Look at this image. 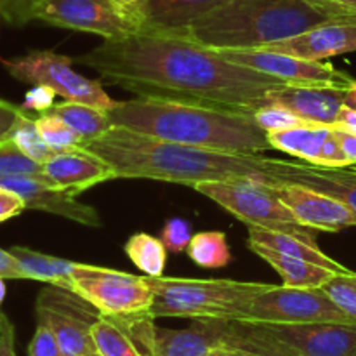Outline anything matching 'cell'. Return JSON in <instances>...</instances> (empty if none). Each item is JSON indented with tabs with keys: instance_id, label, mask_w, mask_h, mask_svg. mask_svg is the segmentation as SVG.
Here are the masks:
<instances>
[{
	"instance_id": "50",
	"label": "cell",
	"mask_w": 356,
	"mask_h": 356,
	"mask_svg": "<svg viewBox=\"0 0 356 356\" xmlns=\"http://www.w3.org/2000/svg\"><path fill=\"white\" fill-rule=\"evenodd\" d=\"M350 104L351 106H356V80L350 89Z\"/></svg>"
},
{
	"instance_id": "37",
	"label": "cell",
	"mask_w": 356,
	"mask_h": 356,
	"mask_svg": "<svg viewBox=\"0 0 356 356\" xmlns=\"http://www.w3.org/2000/svg\"><path fill=\"white\" fill-rule=\"evenodd\" d=\"M160 240L163 242L165 249L172 254L184 252L190 245L191 228L184 219L174 218L167 222L160 233Z\"/></svg>"
},
{
	"instance_id": "33",
	"label": "cell",
	"mask_w": 356,
	"mask_h": 356,
	"mask_svg": "<svg viewBox=\"0 0 356 356\" xmlns=\"http://www.w3.org/2000/svg\"><path fill=\"white\" fill-rule=\"evenodd\" d=\"M26 176L45 181L42 163L24 155L10 139L0 143V177Z\"/></svg>"
},
{
	"instance_id": "18",
	"label": "cell",
	"mask_w": 356,
	"mask_h": 356,
	"mask_svg": "<svg viewBox=\"0 0 356 356\" xmlns=\"http://www.w3.org/2000/svg\"><path fill=\"white\" fill-rule=\"evenodd\" d=\"M259 49L308 59V61H322L334 56L356 52V24L344 23V21H327L296 37L271 42Z\"/></svg>"
},
{
	"instance_id": "40",
	"label": "cell",
	"mask_w": 356,
	"mask_h": 356,
	"mask_svg": "<svg viewBox=\"0 0 356 356\" xmlns=\"http://www.w3.org/2000/svg\"><path fill=\"white\" fill-rule=\"evenodd\" d=\"M315 165L325 167V169H344V167L350 165V160H348V156L344 155L343 148H341V143L339 139H337V134L334 129L332 132H330L329 138H327L325 145H323Z\"/></svg>"
},
{
	"instance_id": "20",
	"label": "cell",
	"mask_w": 356,
	"mask_h": 356,
	"mask_svg": "<svg viewBox=\"0 0 356 356\" xmlns=\"http://www.w3.org/2000/svg\"><path fill=\"white\" fill-rule=\"evenodd\" d=\"M226 0H143L131 9L139 33H177Z\"/></svg>"
},
{
	"instance_id": "17",
	"label": "cell",
	"mask_w": 356,
	"mask_h": 356,
	"mask_svg": "<svg viewBox=\"0 0 356 356\" xmlns=\"http://www.w3.org/2000/svg\"><path fill=\"white\" fill-rule=\"evenodd\" d=\"M42 169L45 183L58 190L68 191L73 197L96 184L118 179L111 165L83 148L52 153L51 159L42 163Z\"/></svg>"
},
{
	"instance_id": "25",
	"label": "cell",
	"mask_w": 356,
	"mask_h": 356,
	"mask_svg": "<svg viewBox=\"0 0 356 356\" xmlns=\"http://www.w3.org/2000/svg\"><path fill=\"white\" fill-rule=\"evenodd\" d=\"M250 250L263 261H266L280 275L284 285H289V287L320 289L332 275L339 273L330 268L320 266V264L309 263V261L299 259L294 256H287V254L277 252V250L266 249V247H250Z\"/></svg>"
},
{
	"instance_id": "23",
	"label": "cell",
	"mask_w": 356,
	"mask_h": 356,
	"mask_svg": "<svg viewBox=\"0 0 356 356\" xmlns=\"http://www.w3.org/2000/svg\"><path fill=\"white\" fill-rule=\"evenodd\" d=\"M221 348L226 356H301L261 325L232 320H225Z\"/></svg>"
},
{
	"instance_id": "30",
	"label": "cell",
	"mask_w": 356,
	"mask_h": 356,
	"mask_svg": "<svg viewBox=\"0 0 356 356\" xmlns=\"http://www.w3.org/2000/svg\"><path fill=\"white\" fill-rule=\"evenodd\" d=\"M188 257L205 270H219L232 263V250L222 232L195 233L186 249Z\"/></svg>"
},
{
	"instance_id": "38",
	"label": "cell",
	"mask_w": 356,
	"mask_h": 356,
	"mask_svg": "<svg viewBox=\"0 0 356 356\" xmlns=\"http://www.w3.org/2000/svg\"><path fill=\"white\" fill-rule=\"evenodd\" d=\"M302 2L329 17L330 21H344V23L356 21V0H302Z\"/></svg>"
},
{
	"instance_id": "15",
	"label": "cell",
	"mask_w": 356,
	"mask_h": 356,
	"mask_svg": "<svg viewBox=\"0 0 356 356\" xmlns=\"http://www.w3.org/2000/svg\"><path fill=\"white\" fill-rule=\"evenodd\" d=\"M0 186L23 198L26 209H31V211L61 216L68 221H75L79 225L90 226V228L101 226L99 212L96 209L79 202L68 191L58 190L37 177H0Z\"/></svg>"
},
{
	"instance_id": "12",
	"label": "cell",
	"mask_w": 356,
	"mask_h": 356,
	"mask_svg": "<svg viewBox=\"0 0 356 356\" xmlns=\"http://www.w3.org/2000/svg\"><path fill=\"white\" fill-rule=\"evenodd\" d=\"M218 52L229 63L266 73L291 86L336 87V89L350 90L355 83L353 76L322 61H308V59H299L280 52L263 51V49Z\"/></svg>"
},
{
	"instance_id": "49",
	"label": "cell",
	"mask_w": 356,
	"mask_h": 356,
	"mask_svg": "<svg viewBox=\"0 0 356 356\" xmlns=\"http://www.w3.org/2000/svg\"><path fill=\"white\" fill-rule=\"evenodd\" d=\"M6 278L0 277V308H2V302L3 299H6V294H7V289H6Z\"/></svg>"
},
{
	"instance_id": "5",
	"label": "cell",
	"mask_w": 356,
	"mask_h": 356,
	"mask_svg": "<svg viewBox=\"0 0 356 356\" xmlns=\"http://www.w3.org/2000/svg\"><path fill=\"white\" fill-rule=\"evenodd\" d=\"M146 278L153 289V305L148 313L153 320H235L236 312L249 299L256 298L270 287V284L238 280Z\"/></svg>"
},
{
	"instance_id": "11",
	"label": "cell",
	"mask_w": 356,
	"mask_h": 356,
	"mask_svg": "<svg viewBox=\"0 0 356 356\" xmlns=\"http://www.w3.org/2000/svg\"><path fill=\"white\" fill-rule=\"evenodd\" d=\"M35 19L51 26L99 35L104 40L139 33V24L131 10L115 0H44Z\"/></svg>"
},
{
	"instance_id": "54",
	"label": "cell",
	"mask_w": 356,
	"mask_h": 356,
	"mask_svg": "<svg viewBox=\"0 0 356 356\" xmlns=\"http://www.w3.org/2000/svg\"><path fill=\"white\" fill-rule=\"evenodd\" d=\"M355 172H356V170H355Z\"/></svg>"
},
{
	"instance_id": "9",
	"label": "cell",
	"mask_w": 356,
	"mask_h": 356,
	"mask_svg": "<svg viewBox=\"0 0 356 356\" xmlns=\"http://www.w3.org/2000/svg\"><path fill=\"white\" fill-rule=\"evenodd\" d=\"M73 291L96 306L106 316H132L149 313L153 289L143 275L125 273L110 268L76 264L72 275Z\"/></svg>"
},
{
	"instance_id": "28",
	"label": "cell",
	"mask_w": 356,
	"mask_h": 356,
	"mask_svg": "<svg viewBox=\"0 0 356 356\" xmlns=\"http://www.w3.org/2000/svg\"><path fill=\"white\" fill-rule=\"evenodd\" d=\"M51 111L65 120L83 139V143L99 138L111 127L108 110L92 106V104L63 101V103L54 104Z\"/></svg>"
},
{
	"instance_id": "53",
	"label": "cell",
	"mask_w": 356,
	"mask_h": 356,
	"mask_svg": "<svg viewBox=\"0 0 356 356\" xmlns=\"http://www.w3.org/2000/svg\"><path fill=\"white\" fill-rule=\"evenodd\" d=\"M353 24H356V21H355V23H353Z\"/></svg>"
},
{
	"instance_id": "19",
	"label": "cell",
	"mask_w": 356,
	"mask_h": 356,
	"mask_svg": "<svg viewBox=\"0 0 356 356\" xmlns=\"http://www.w3.org/2000/svg\"><path fill=\"white\" fill-rule=\"evenodd\" d=\"M225 320H193L188 329H160L152 325L149 356H207L222 346Z\"/></svg>"
},
{
	"instance_id": "51",
	"label": "cell",
	"mask_w": 356,
	"mask_h": 356,
	"mask_svg": "<svg viewBox=\"0 0 356 356\" xmlns=\"http://www.w3.org/2000/svg\"><path fill=\"white\" fill-rule=\"evenodd\" d=\"M207 356H226V353H225V350H222V348H219V350L212 351V353L207 355Z\"/></svg>"
},
{
	"instance_id": "13",
	"label": "cell",
	"mask_w": 356,
	"mask_h": 356,
	"mask_svg": "<svg viewBox=\"0 0 356 356\" xmlns=\"http://www.w3.org/2000/svg\"><path fill=\"white\" fill-rule=\"evenodd\" d=\"M273 188L305 228L336 233L356 226L355 212L344 202L330 195L298 183H280Z\"/></svg>"
},
{
	"instance_id": "36",
	"label": "cell",
	"mask_w": 356,
	"mask_h": 356,
	"mask_svg": "<svg viewBox=\"0 0 356 356\" xmlns=\"http://www.w3.org/2000/svg\"><path fill=\"white\" fill-rule=\"evenodd\" d=\"M44 0H0V16L10 26H24L35 21V13Z\"/></svg>"
},
{
	"instance_id": "6",
	"label": "cell",
	"mask_w": 356,
	"mask_h": 356,
	"mask_svg": "<svg viewBox=\"0 0 356 356\" xmlns=\"http://www.w3.org/2000/svg\"><path fill=\"white\" fill-rule=\"evenodd\" d=\"M195 191L211 198L225 211L235 216L247 226H259L271 232L299 236L316 243L313 229L298 222L291 209L282 202L273 186L257 181H202L195 183Z\"/></svg>"
},
{
	"instance_id": "2",
	"label": "cell",
	"mask_w": 356,
	"mask_h": 356,
	"mask_svg": "<svg viewBox=\"0 0 356 356\" xmlns=\"http://www.w3.org/2000/svg\"><path fill=\"white\" fill-rule=\"evenodd\" d=\"M82 148L103 159L124 179L165 181L190 188L202 181L282 183L284 160L177 145L115 125Z\"/></svg>"
},
{
	"instance_id": "3",
	"label": "cell",
	"mask_w": 356,
	"mask_h": 356,
	"mask_svg": "<svg viewBox=\"0 0 356 356\" xmlns=\"http://www.w3.org/2000/svg\"><path fill=\"white\" fill-rule=\"evenodd\" d=\"M108 115L115 127L177 145L245 155L271 149L254 115L149 97L118 101Z\"/></svg>"
},
{
	"instance_id": "43",
	"label": "cell",
	"mask_w": 356,
	"mask_h": 356,
	"mask_svg": "<svg viewBox=\"0 0 356 356\" xmlns=\"http://www.w3.org/2000/svg\"><path fill=\"white\" fill-rule=\"evenodd\" d=\"M24 209H26V205H24L23 198L0 186V222H6L9 219L16 218Z\"/></svg>"
},
{
	"instance_id": "45",
	"label": "cell",
	"mask_w": 356,
	"mask_h": 356,
	"mask_svg": "<svg viewBox=\"0 0 356 356\" xmlns=\"http://www.w3.org/2000/svg\"><path fill=\"white\" fill-rule=\"evenodd\" d=\"M0 277L6 280H24L19 263L10 254V250H3L0 247Z\"/></svg>"
},
{
	"instance_id": "29",
	"label": "cell",
	"mask_w": 356,
	"mask_h": 356,
	"mask_svg": "<svg viewBox=\"0 0 356 356\" xmlns=\"http://www.w3.org/2000/svg\"><path fill=\"white\" fill-rule=\"evenodd\" d=\"M124 250L132 264L146 277H163L169 250L162 240L148 233H136L127 240Z\"/></svg>"
},
{
	"instance_id": "14",
	"label": "cell",
	"mask_w": 356,
	"mask_h": 356,
	"mask_svg": "<svg viewBox=\"0 0 356 356\" xmlns=\"http://www.w3.org/2000/svg\"><path fill=\"white\" fill-rule=\"evenodd\" d=\"M266 104L287 108L308 124L334 127L344 104H350V90L284 83L266 94Z\"/></svg>"
},
{
	"instance_id": "52",
	"label": "cell",
	"mask_w": 356,
	"mask_h": 356,
	"mask_svg": "<svg viewBox=\"0 0 356 356\" xmlns=\"http://www.w3.org/2000/svg\"><path fill=\"white\" fill-rule=\"evenodd\" d=\"M86 356H103L99 353V351H92V353H89V355H86Z\"/></svg>"
},
{
	"instance_id": "55",
	"label": "cell",
	"mask_w": 356,
	"mask_h": 356,
	"mask_svg": "<svg viewBox=\"0 0 356 356\" xmlns=\"http://www.w3.org/2000/svg\"><path fill=\"white\" fill-rule=\"evenodd\" d=\"M0 59H2V58H0Z\"/></svg>"
},
{
	"instance_id": "47",
	"label": "cell",
	"mask_w": 356,
	"mask_h": 356,
	"mask_svg": "<svg viewBox=\"0 0 356 356\" xmlns=\"http://www.w3.org/2000/svg\"><path fill=\"white\" fill-rule=\"evenodd\" d=\"M334 131H336L337 139H339L344 155H346L348 160H350V165H356V136L350 134V132L339 131V129H334Z\"/></svg>"
},
{
	"instance_id": "32",
	"label": "cell",
	"mask_w": 356,
	"mask_h": 356,
	"mask_svg": "<svg viewBox=\"0 0 356 356\" xmlns=\"http://www.w3.org/2000/svg\"><path fill=\"white\" fill-rule=\"evenodd\" d=\"M37 127L40 131L42 138L47 143L52 152H65V149L82 148L83 139L66 124L65 120L54 115L52 111L40 113L37 118Z\"/></svg>"
},
{
	"instance_id": "7",
	"label": "cell",
	"mask_w": 356,
	"mask_h": 356,
	"mask_svg": "<svg viewBox=\"0 0 356 356\" xmlns=\"http://www.w3.org/2000/svg\"><path fill=\"white\" fill-rule=\"evenodd\" d=\"M232 322L256 325H306V323H344L356 325L336 306L322 289L270 285L249 299Z\"/></svg>"
},
{
	"instance_id": "26",
	"label": "cell",
	"mask_w": 356,
	"mask_h": 356,
	"mask_svg": "<svg viewBox=\"0 0 356 356\" xmlns=\"http://www.w3.org/2000/svg\"><path fill=\"white\" fill-rule=\"evenodd\" d=\"M9 250L16 257L17 263H19L24 280L44 282V284L73 291L72 275L79 263L61 259V257L56 256H49V254L35 252V250L19 245L10 247Z\"/></svg>"
},
{
	"instance_id": "35",
	"label": "cell",
	"mask_w": 356,
	"mask_h": 356,
	"mask_svg": "<svg viewBox=\"0 0 356 356\" xmlns=\"http://www.w3.org/2000/svg\"><path fill=\"white\" fill-rule=\"evenodd\" d=\"M254 120L259 125L263 131L270 132H278V131H287L292 127H301V125H313L308 124L306 120H302L301 117H298L296 113H292L291 110L284 106H278V104H266V106L259 108L257 111H254Z\"/></svg>"
},
{
	"instance_id": "16",
	"label": "cell",
	"mask_w": 356,
	"mask_h": 356,
	"mask_svg": "<svg viewBox=\"0 0 356 356\" xmlns=\"http://www.w3.org/2000/svg\"><path fill=\"white\" fill-rule=\"evenodd\" d=\"M261 327L301 356H356V325L306 323Z\"/></svg>"
},
{
	"instance_id": "31",
	"label": "cell",
	"mask_w": 356,
	"mask_h": 356,
	"mask_svg": "<svg viewBox=\"0 0 356 356\" xmlns=\"http://www.w3.org/2000/svg\"><path fill=\"white\" fill-rule=\"evenodd\" d=\"M9 139L24 155L30 156L31 160L38 163H44L54 153L49 148L47 143L44 141V138H42L35 118H31L28 113H24L21 120L16 124V127L10 131Z\"/></svg>"
},
{
	"instance_id": "46",
	"label": "cell",
	"mask_w": 356,
	"mask_h": 356,
	"mask_svg": "<svg viewBox=\"0 0 356 356\" xmlns=\"http://www.w3.org/2000/svg\"><path fill=\"white\" fill-rule=\"evenodd\" d=\"M334 129H339V131L350 132V134L356 136V106L344 104V108L341 110L339 118H337Z\"/></svg>"
},
{
	"instance_id": "1",
	"label": "cell",
	"mask_w": 356,
	"mask_h": 356,
	"mask_svg": "<svg viewBox=\"0 0 356 356\" xmlns=\"http://www.w3.org/2000/svg\"><path fill=\"white\" fill-rule=\"evenodd\" d=\"M75 63L138 97L247 115L266 106V94L284 86L275 76L229 63L218 51L179 35L134 33L104 40Z\"/></svg>"
},
{
	"instance_id": "24",
	"label": "cell",
	"mask_w": 356,
	"mask_h": 356,
	"mask_svg": "<svg viewBox=\"0 0 356 356\" xmlns=\"http://www.w3.org/2000/svg\"><path fill=\"white\" fill-rule=\"evenodd\" d=\"M247 228H249V240H247L249 249L250 247H266V249L277 250V252L287 254V256H294L299 257V259L309 261V263L320 264V266L330 268V270L339 271V273L350 271L339 261L327 256L320 249L318 243H309L306 240L299 238V236L271 232V229L259 228V226H247Z\"/></svg>"
},
{
	"instance_id": "39",
	"label": "cell",
	"mask_w": 356,
	"mask_h": 356,
	"mask_svg": "<svg viewBox=\"0 0 356 356\" xmlns=\"http://www.w3.org/2000/svg\"><path fill=\"white\" fill-rule=\"evenodd\" d=\"M28 356H66L59 346L58 339L44 323L37 322L33 337L28 344Z\"/></svg>"
},
{
	"instance_id": "21",
	"label": "cell",
	"mask_w": 356,
	"mask_h": 356,
	"mask_svg": "<svg viewBox=\"0 0 356 356\" xmlns=\"http://www.w3.org/2000/svg\"><path fill=\"white\" fill-rule=\"evenodd\" d=\"M152 325L153 318L148 313L132 316L103 315L94 325L92 337L103 356H149Z\"/></svg>"
},
{
	"instance_id": "42",
	"label": "cell",
	"mask_w": 356,
	"mask_h": 356,
	"mask_svg": "<svg viewBox=\"0 0 356 356\" xmlns=\"http://www.w3.org/2000/svg\"><path fill=\"white\" fill-rule=\"evenodd\" d=\"M24 113H26V111L21 106L9 103V101L0 97V143L9 139L10 131L16 127V124L21 120V117H23Z\"/></svg>"
},
{
	"instance_id": "34",
	"label": "cell",
	"mask_w": 356,
	"mask_h": 356,
	"mask_svg": "<svg viewBox=\"0 0 356 356\" xmlns=\"http://www.w3.org/2000/svg\"><path fill=\"white\" fill-rule=\"evenodd\" d=\"M323 292L356 323V273H336L322 285Z\"/></svg>"
},
{
	"instance_id": "22",
	"label": "cell",
	"mask_w": 356,
	"mask_h": 356,
	"mask_svg": "<svg viewBox=\"0 0 356 356\" xmlns=\"http://www.w3.org/2000/svg\"><path fill=\"white\" fill-rule=\"evenodd\" d=\"M282 183H298L344 202L356 214V172L344 169H325L312 163H294L284 160Z\"/></svg>"
},
{
	"instance_id": "41",
	"label": "cell",
	"mask_w": 356,
	"mask_h": 356,
	"mask_svg": "<svg viewBox=\"0 0 356 356\" xmlns=\"http://www.w3.org/2000/svg\"><path fill=\"white\" fill-rule=\"evenodd\" d=\"M56 90L47 86H33L24 94L23 104H19L24 111H38V113H47L52 110L56 99Z\"/></svg>"
},
{
	"instance_id": "8",
	"label": "cell",
	"mask_w": 356,
	"mask_h": 356,
	"mask_svg": "<svg viewBox=\"0 0 356 356\" xmlns=\"http://www.w3.org/2000/svg\"><path fill=\"white\" fill-rule=\"evenodd\" d=\"M75 59L52 51H30L24 56L0 59L13 79L33 86H47L65 101L87 103L111 110L118 101L111 99L99 80L87 79L73 70Z\"/></svg>"
},
{
	"instance_id": "4",
	"label": "cell",
	"mask_w": 356,
	"mask_h": 356,
	"mask_svg": "<svg viewBox=\"0 0 356 356\" xmlns=\"http://www.w3.org/2000/svg\"><path fill=\"white\" fill-rule=\"evenodd\" d=\"M330 21L302 0H226L179 37L212 51H247L296 37Z\"/></svg>"
},
{
	"instance_id": "44",
	"label": "cell",
	"mask_w": 356,
	"mask_h": 356,
	"mask_svg": "<svg viewBox=\"0 0 356 356\" xmlns=\"http://www.w3.org/2000/svg\"><path fill=\"white\" fill-rule=\"evenodd\" d=\"M0 356H16V332L14 323L0 309Z\"/></svg>"
},
{
	"instance_id": "48",
	"label": "cell",
	"mask_w": 356,
	"mask_h": 356,
	"mask_svg": "<svg viewBox=\"0 0 356 356\" xmlns=\"http://www.w3.org/2000/svg\"><path fill=\"white\" fill-rule=\"evenodd\" d=\"M115 2H117L120 7H124V9L131 10V9H134L136 6H139L143 0H115Z\"/></svg>"
},
{
	"instance_id": "27",
	"label": "cell",
	"mask_w": 356,
	"mask_h": 356,
	"mask_svg": "<svg viewBox=\"0 0 356 356\" xmlns=\"http://www.w3.org/2000/svg\"><path fill=\"white\" fill-rule=\"evenodd\" d=\"M330 132H332V127H325V125H301V127H292L287 131L270 132L268 141H270L271 149L289 153L291 156L315 165Z\"/></svg>"
},
{
	"instance_id": "10",
	"label": "cell",
	"mask_w": 356,
	"mask_h": 356,
	"mask_svg": "<svg viewBox=\"0 0 356 356\" xmlns=\"http://www.w3.org/2000/svg\"><path fill=\"white\" fill-rule=\"evenodd\" d=\"M37 322L44 323L58 339L66 356H86L97 351L92 329L103 313L70 289H42L35 305Z\"/></svg>"
}]
</instances>
